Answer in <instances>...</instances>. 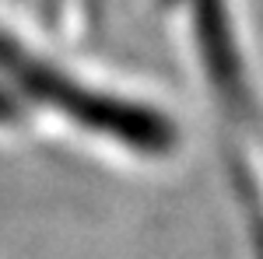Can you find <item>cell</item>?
<instances>
[{"label":"cell","instance_id":"cell-1","mask_svg":"<svg viewBox=\"0 0 263 259\" xmlns=\"http://www.w3.org/2000/svg\"><path fill=\"white\" fill-rule=\"evenodd\" d=\"M0 77L14 84L25 98L49 105L63 119L78 123L81 130L99 133L126 151L165 154L176 144V126L162 112L137 105V102H123L116 95H105V91H95L81 81H74L60 67L35 56V49H28L4 25H0Z\"/></svg>","mask_w":263,"mask_h":259},{"label":"cell","instance_id":"cell-2","mask_svg":"<svg viewBox=\"0 0 263 259\" xmlns=\"http://www.w3.org/2000/svg\"><path fill=\"white\" fill-rule=\"evenodd\" d=\"M193 14H197V32H200V46H228L232 42V28H228V14H224V0H193Z\"/></svg>","mask_w":263,"mask_h":259},{"label":"cell","instance_id":"cell-3","mask_svg":"<svg viewBox=\"0 0 263 259\" xmlns=\"http://www.w3.org/2000/svg\"><path fill=\"white\" fill-rule=\"evenodd\" d=\"M14 119V102H11V95L0 88V123H11Z\"/></svg>","mask_w":263,"mask_h":259}]
</instances>
